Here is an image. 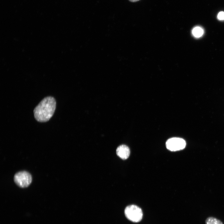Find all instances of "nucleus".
<instances>
[{
    "instance_id": "9",
    "label": "nucleus",
    "mask_w": 224,
    "mask_h": 224,
    "mask_svg": "<svg viewBox=\"0 0 224 224\" xmlns=\"http://www.w3.org/2000/svg\"><path fill=\"white\" fill-rule=\"evenodd\" d=\"M129 1L131 2H134L138 1L139 0H129Z\"/></svg>"
},
{
    "instance_id": "1",
    "label": "nucleus",
    "mask_w": 224,
    "mask_h": 224,
    "mask_svg": "<svg viewBox=\"0 0 224 224\" xmlns=\"http://www.w3.org/2000/svg\"><path fill=\"white\" fill-rule=\"evenodd\" d=\"M56 107V101L53 97L44 98L34 110L35 119L40 122L48 121L53 115Z\"/></svg>"
},
{
    "instance_id": "4",
    "label": "nucleus",
    "mask_w": 224,
    "mask_h": 224,
    "mask_svg": "<svg viewBox=\"0 0 224 224\" xmlns=\"http://www.w3.org/2000/svg\"><path fill=\"white\" fill-rule=\"evenodd\" d=\"M186 142L182 138H173L168 139L166 142V148L171 151H176L184 149L186 146Z\"/></svg>"
},
{
    "instance_id": "2",
    "label": "nucleus",
    "mask_w": 224,
    "mask_h": 224,
    "mask_svg": "<svg viewBox=\"0 0 224 224\" xmlns=\"http://www.w3.org/2000/svg\"><path fill=\"white\" fill-rule=\"evenodd\" d=\"M124 213L127 219L134 222L141 221L143 216V213L141 208L134 205L127 206L125 209Z\"/></svg>"
},
{
    "instance_id": "7",
    "label": "nucleus",
    "mask_w": 224,
    "mask_h": 224,
    "mask_svg": "<svg viewBox=\"0 0 224 224\" xmlns=\"http://www.w3.org/2000/svg\"><path fill=\"white\" fill-rule=\"evenodd\" d=\"M192 33L194 36L198 38L203 35V30L202 28L197 26L193 29L192 30Z\"/></svg>"
},
{
    "instance_id": "8",
    "label": "nucleus",
    "mask_w": 224,
    "mask_h": 224,
    "mask_svg": "<svg viewBox=\"0 0 224 224\" xmlns=\"http://www.w3.org/2000/svg\"><path fill=\"white\" fill-rule=\"evenodd\" d=\"M217 18L220 20H224V12H220L218 14Z\"/></svg>"
},
{
    "instance_id": "3",
    "label": "nucleus",
    "mask_w": 224,
    "mask_h": 224,
    "mask_svg": "<svg viewBox=\"0 0 224 224\" xmlns=\"http://www.w3.org/2000/svg\"><path fill=\"white\" fill-rule=\"evenodd\" d=\"M15 183L19 187L25 188L28 187L32 181V177L28 172L23 171L16 173L14 177Z\"/></svg>"
},
{
    "instance_id": "5",
    "label": "nucleus",
    "mask_w": 224,
    "mask_h": 224,
    "mask_svg": "<svg viewBox=\"0 0 224 224\" xmlns=\"http://www.w3.org/2000/svg\"><path fill=\"white\" fill-rule=\"evenodd\" d=\"M116 152L117 156L124 160L127 159L130 154L129 148L125 145H122L118 147L116 149Z\"/></svg>"
},
{
    "instance_id": "6",
    "label": "nucleus",
    "mask_w": 224,
    "mask_h": 224,
    "mask_svg": "<svg viewBox=\"0 0 224 224\" xmlns=\"http://www.w3.org/2000/svg\"><path fill=\"white\" fill-rule=\"evenodd\" d=\"M205 224H224L220 220L213 217H208L205 221Z\"/></svg>"
}]
</instances>
